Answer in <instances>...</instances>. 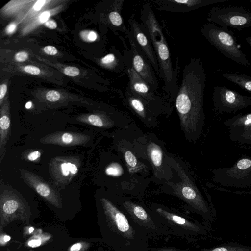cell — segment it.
<instances>
[{"mask_svg":"<svg viewBox=\"0 0 251 251\" xmlns=\"http://www.w3.org/2000/svg\"><path fill=\"white\" fill-rule=\"evenodd\" d=\"M129 40L131 49L124 55L126 60L130 64L136 72L151 88L158 93L159 83L151 64L134 42L130 39Z\"/></svg>","mask_w":251,"mask_h":251,"instance_id":"cell-14","label":"cell"},{"mask_svg":"<svg viewBox=\"0 0 251 251\" xmlns=\"http://www.w3.org/2000/svg\"><path fill=\"white\" fill-rule=\"evenodd\" d=\"M90 139V136L86 134L73 132L60 131L45 136L40 139V142L46 144L71 147L85 144Z\"/></svg>","mask_w":251,"mask_h":251,"instance_id":"cell-20","label":"cell"},{"mask_svg":"<svg viewBox=\"0 0 251 251\" xmlns=\"http://www.w3.org/2000/svg\"><path fill=\"white\" fill-rule=\"evenodd\" d=\"M46 98L49 102H56L60 99V94L56 90H50L47 93Z\"/></svg>","mask_w":251,"mask_h":251,"instance_id":"cell-27","label":"cell"},{"mask_svg":"<svg viewBox=\"0 0 251 251\" xmlns=\"http://www.w3.org/2000/svg\"><path fill=\"white\" fill-rule=\"evenodd\" d=\"M182 75L174 101L185 139L195 143L202 134L206 118L203 109L206 75L200 59L192 57Z\"/></svg>","mask_w":251,"mask_h":251,"instance_id":"cell-1","label":"cell"},{"mask_svg":"<svg viewBox=\"0 0 251 251\" xmlns=\"http://www.w3.org/2000/svg\"><path fill=\"white\" fill-rule=\"evenodd\" d=\"M207 20L218 24L225 30L231 27L241 30L251 27V12L240 6H215L210 10Z\"/></svg>","mask_w":251,"mask_h":251,"instance_id":"cell-10","label":"cell"},{"mask_svg":"<svg viewBox=\"0 0 251 251\" xmlns=\"http://www.w3.org/2000/svg\"><path fill=\"white\" fill-rule=\"evenodd\" d=\"M11 130V120L8 104L1 109L0 118V162L1 163L6 153Z\"/></svg>","mask_w":251,"mask_h":251,"instance_id":"cell-23","label":"cell"},{"mask_svg":"<svg viewBox=\"0 0 251 251\" xmlns=\"http://www.w3.org/2000/svg\"><path fill=\"white\" fill-rule=\"evenodd\" d=\"M200 30L207 40L225 56L245 67L250 66L248 59L238 47L236 38L230 30L210 23L203 24Z\"/></svg>","mask_w":251,"mask_h":251,"instance_id":"cell-8","label":"cell"},{"mask_svg":"<svg viewBox=\"0 0 251 251\" xmlns=\"http://www.w3.org/2000/svg\"><path fill=\"white\" fill-rule=\"evenodd\" d=\"M147 206L175 236L194 241L206 233L205 226L176 209L152 202L147 204Z\"/></svg>","mask_w":251,"mask_h":251,"instance_id":"cell-6","label":"cell"},{"mask_svg":"<svg viewBox=\"0 0 251 251\" xmlns=\"http://www.w3.org/2000/svg\"><path fill=\"white\" fill-rule=\"evenodd\" d=\"M229 0H153L158 10L174 13H185L209 5Z\"/></svg>","mask_w":251,"mask_h":251,"instance_id":"cell-19","label":"cell"},{"mask_svg":"<svg viewBox=\"0 0 251 251\" xmlns=\"http://www.w3.org/2000/svg\"><path fill=\"white\" fill-rule=\"evenodd\" d=\"M129 29L127 33L129 39L132 40L148 60L156 74L159 75L158 62L152 44L145 32L141 23L134 18L128 20Z\"/></svg>","mask_w":251,"mask_h":251,"instance_id":"cell-16","label":"cell"},{"mask_svg":"<svg viewBox=\"0 0 251 251\" xmlns=\"http://www.w3.org/2000/svg\"><path fill=\"white\" fill-rule=\"evenodd\" d=\"M44 51L47 54L54 55L57 53V49L52 46H47L44 48Z\"/></svg>","mask_w":251,"mask_h":251,"instance_id":"cell-33","label":"cell"},{"mask_svg":"<svg viewBox=\"0 0 251 251\" xmlns=\"http://www.w3.org/2000/svg\"><path fill=\"white\" fill-rule=\"evenodd\" d=\"M109 224L110 241L116 251H145L149 238L128 214L116 202L101 199Z\"/></svg>","mask_w":251,"mask_h":251,"instance_id":"cell-2","label":"cell"},{"mask_svg":"<svg viewBox=\"0 0 251 251\" xmlns=\"http://www.w3.org/2000/svg\"><path fill=\"white\" fill-rule=\"evenodd\" d=\"M82 247L81 243H77L72 245L70 248V251H79Z\"/></svg>","mask_w":251,"mask_h":251,"instance_id":"cell-41","label":"cell"},{"mask_svg":"<svg viewBox=\"0 0 251 251\" xmlns=\"http://www.w3.org/2000/svg\"><path fill=\"white\" fill-rule=\"evenodd\" d=\"M126 61L129 78L128 86L131 91L143 99L159 115H170L172 109L169 103L154 91L136 72L130 64Z\"/></svg>","mask_w":251,"mask_h":251,"instance_id":"cell-11","label":"cell"},{"mask_svg":"<svg viewBox=\"0 0 251 251\" xmlns=\"http://www.w3.org/2000/svg\"><path fill=\"white\" fill-rule=\"evenodd\" d=\"M212 180L223 186L239 188L251 187V158L243 157L228 168L213 170Z\"/></svg>","mask_w":251,"mask_h":251,"instance_id":"cell-9","label":"cell"},{"mask_svg":"<svg viewBox=\"0 0 251 251\" xmlns=\"http://www.w3.org/2000/svg\"><path fill=\"white\" fill-rule=\"evenodd\" d=\"M24 158L30 161H35L40 158L41 152L38 150H31L24 154Z\"/></svg>","mask_w":251,"mask_h":251,"instance_id":"cell-26","label":"cell"},{"mask_svg":"<svg viewBox=\"0 0 251 251\" xmlns=\"http://www.w3.org/2000/svg\"><path fill=\"white\" fill-rule=\"evenodd\" d=\"M41 244V241L39 239H33L29 241L28 242L29 246L32 248H35L40 246Z\"/></svg>","mask_w":251,"mask_h":251,"instance_id":"cell-36","label":"cell"},{"mask_svg":"<svg viewBox=\"0 0 251 251\" xmlns=\"http://www.w3.org/2000/svg\"><path fill=\"white\" fill-rule=\"evenodd\" d=\"M97 35L94 31H90L88 34V39L90 41H94L96 40Z\"/></svg>","mask_w":251,"mask_h":251,"instance_id":"cell-40","label":"cell"},{"mask_svg":"<svg viewBox=\"0 0 251 251\" xmlns=\"http://www.w3.org/2000/svg\"><path fill=\"white\" fill-rule=\"evenodd\" d=\"M7 87L5 84H1L0 86V99L2 100L5 96Z\"/></svg>","mask_w":251,"mask_h":251,"instance_id":"cell-37","label":"cell"},{"mask_svg":"<svg viewBox=\"0 0 251 251\" xmlns=\"http://www.w3.org/2000/svg\"><path fill=\"white\" fill-rule=\"evenodd\" d=\"M245 40L251 48V36L245 38Z\"/></svg>","mask_w":251,"mask_h":251,"instance_id":"cell-42","label":"cell"},{"mask_svg":"<svg viewBox=\"0 0 251 251\" xmlns=\"http://www.w3.org/2000/svg\"><path fill=\"white\" fill-rule=\"evenodd\" d=\"M145 251H189L187 249H180L174 247H163L160 248H149Z\"/></svg>","mask_w":251,"mask_h":251,"instance_id":"cell-28","label":"cell"},{"mask_svg":"<svg viewBox=\"0 0 251 251\" xmlns=\"http://www.w3.org/2000/svg\"><path fill=\"white\" fill-rule=\"evenodd\" d=\"M63 72L66 75L72 77L77 76L80 73V70L78 68L73 66L66 67Z\"/></svg>","mask_w":251,"mask_h":251,"instance_id":"cell-30","label":"cell"},{"mask_svg":"<svg viewBox=\"0 0 251 251\" xmlns=\"http://www.w3.org/2000/svg\"><path fill=\"white\" fill-rule=\"evenodd\" d=\"M77 120L81 123L102 128H111L117 126L124 129L130 125L116 121V119H113L106 114L100 113L80 116L77 117Z\"/></svg>","mask_w":251,"mask_h":251,"instance_id":"cell-22","label":"cell"},{"mask_svg":"<svg viewBox=\"0 0 251 251\" xmlns=\"http://www.w3.org/2000/svg\"><path fill=\"white\" fill-rule=\"evenodd\" d=\"M125 101L130 109L149 128L157 124V117L159 115L143 99L133 94L128 86L125 93Z\"/></svg>","mask_w":251,"mask_h":251,"instance_id":"cell-17","label":"cell"},{"mask_svg":"<svg viewBox=\"0 0 251 251\" xmlns=\"http://www.w3.org/2000/svg\"><path fill=\"white\" fill-rule=\"evenodd\" d=\"M212 99L215 111L220 114L236 112L251 106V96L243 95L226 86H213Z\"/></svg>","mask_w":251,"mask_h":251,"instance_id":"cell-12","label":"cell"},{"mask_svg":"<svg viewBox=\"0 0 251 251\" xmlns=\"http://www.w3.org/2000/svg\"><path fill=\"white\" fill-rule=\"evenodd\" d=\"M50 13L49 12L45 11L40 15L39 20L42 23L47 22L48 21V20L50 17Z\"/></svg>","mask_w":251,"mask_h":251,"instance_id":"cell-34","label":"cell"},{"mask_svg":"<svg viewBox=\"0 0 251 251\" xmlns=\"http://www.w3.org/2000/svg\"><path fill=\"white\" fill-rule=\"evenodd\" d=\"M166 160L169 166L178 177L163 183L167 188L161 189V193L174 195L185 203L186 208L207 220L211 219L209 206L198 189L190 172L184 162L177 156L167 152Z\"/></svg>","mask_w":251,"mask_h":251,"instance_id":"cell-4","label":"cell"},{"mask_svg":"<svg viewBox=\"0 0 251 251\" xmlns=\"http://www.w3.org/2000/svg\"><path fill=\"white\" fill-rule=\"evenodd\" d=\"M32 106V102L30 101H29L27 102L25 104V108L27 109H29Z\"/></svg>","mask_w":251,"mask_h":251,"instance_id":"cell-44","label":"cell"},{"mask_svg":"<svg viewBox=\"0 0 251 251\" xmlns=\"http://www.w3.org/2000/svg\"><path fill=\"white\" fill-rule=\"evenodd\" d=\"M101 62L106 65H114L117 63L116 57L114 54L109 53L102 57Z\"/></svg>","mask_w":251,"mask_h":251,"instance_id":"cell-29","label":"cell"},{"mask_svg":"<svg viewBox=\"0 0 251 251\" xmlns=\"http://www.w3.org/2000/svg\"><path fill=\"white\" fill-rule=\"evenodd\" d=\"M11 239V238L9 236H8V235H5L4 237H3V241L5 242H8Z\"/></svg>","mask_w":251,"mask_h":251,"instance_id":"cell-43","label":"cell"},{"mask_svg":"<svg viewBox=\"0 0 251 251\" xmlns=\"http://www.w3.org/2000/svg\"><path fill=\"white\" fill-rule=\"evenodd\" d=\"M80 161L75 156H60L50 161L49 170L50 176L58 185H68L77 174Z\"/></svg>","mask_w":251,"mask_h":251,"instance_id":"cell-13","label":"cell"},{"mask_svg":"<svg viewBox=\"0 0 251 251\" xmlns=\"http://www.w3.org/2000/svg\"><path fill=\"white\" fill-rule=\"evenodd\" d=\"M24 71L33 75H38L40 73V70L39 68L33 65H27L24 68Z\"/></svg>","mask_w":251,"mask_h":251,"instance_id":"cell-31","label":"cell"},{"mask_svg":"<svg viewBox=\"0 0 251 251\" xmlns=\"http://www.w3.org/2000/svg\"><path fill=\"white\" fill-rule=\"evenodd\" d=\"M140 19L157 57L159 66V75L163 81L164 91L170 100L174 101L179 88L177 84L178 59L174 69L162 29L149 3L143 5L140 13Z\"/></svg>","mask_w":251,"mask_h":251,"instance_id":"cell-3","label":"cell"},{"mask_svg":"<svg viewBox=\"0 0 251 251\" xmlns=\"http://www.w3.org/2000/svg\"><path fill=\"white\" fill-rule=\"evenodd\" d=\"M121 131L122 138L116 142V150L126 163L129 172L133 175L143 179L148 176L150 168L142 162L143 159L137 155L132 142L133 136L130 141L127 136V137L124 136L122 130Z\"/></svg>","mask_w":251,"mask_h":251,"instance_id":"cell-15","label":"cell"},{"mask_svg":"<svg viewBox=\"0 0 251 251\" xmlns=\"http://www.w3.org/2000/svg\"><path fill=\"white\" fill-rule=\"evenodd\" d=\"M132 142L137 155L151 165L154 178L163 183L174 176L173 169L166 160V151L163 142L153 133L136 134Z\"/></svg>","mask_w":251,"mask_h":251,"instance_id":"cell-5","label":"cell"},{"mask_svg":"<svg viewBox=\"0 0 251 251\" xmlns=\"http://www.w3.org/2000/svg\"><path fill=\"white\" fill-rule=\"evenodd\" d=\"M116 201L144 231L149 239L168 238L174 236L170 229L145 204L133 201L131 197L122 196H119Z\"/></svg>","mask_w":251,"mask_h":251,"instance_id":"cell-7","label":"cell"},{"mask_svg":"<svg viewBox=\"0 0 251 251\" xmlns=\"http://www.w3.org/2000/svg\"><path fill=\"white\" fill-rule=\"evenodd\" d=\"M224 124L228 127L232 141L251 144V112L227 119Z\"/></svg>","mask_w":251,"mask_h":251,"instance_id":"cell-18","label":"cell"},{"mask_svg":"<svg viewBox=\"0 0 251 251\" xmlns=\"http://www.w3.org/2000/svg\"><path fill=\"white\" fill-rule=\"evenodd\" d=\"M221 75L242 89L251 92V77L238 73H224Z\"/></svg>","mask_w":251,"mask_h":251,"instance_id":"cell-24","label":"cell"},{"mask_svg":"<svg viewBox=\"0 0 251 251\" xmlns=\"http://www.w3.org/2000/svg\"><path fill=\"white\" fill-rule=\"evenodd\" d=\"M201 251H250L246 249L240 247H220L213 249H204Z\"/></svg>","mask_w":251,"mask_h":251,"instance_id":"cell-25","label":"cell"},{"mask_svg":"<svg viewBox=\"0 0 251 251\" xmlns=\"http://www.w3.org/2000/svg\"><path fill=\"white\" fill-rule=\"evenodd\" d=\"M20 174L24 181L39 195L55 203L58 201L55 190L42 177L24 169H20Z\"/></svg>","mask_w":251,"mask_h":251,"instance_id":"cell-21","label":"cell"},{"mask_svg":"<svg viewBox=\"0 0 251 251\" xmlns=\"http://www.w3.org/2000/svg\"><path fill=\"white\" fill-rule=\"evenodd\" d=\"M45 25L49 28L51 29H55L57 27L56 23L52 20H48L47 22H46Z\"/></svg>","mask_w":251,"mask_h":251,"instance_id":"cell-39","label":"cell"},{"mask_svg":"<svg viewBox=\"0 0 251 251\" xmlns=\"http://www.w3.org/2000/svg\"><path fill=\"white\" fill-rule=\"evenodd\" d=\"M16 24L14 23L10 24L6 28V32L8 34H11L16 29Z\"/></svg>","mask_w":251,"mask_h":251,"instance_id":"cell-38","label":"cell"},{"mask_svg":"<svg viewBox=\"0 0 251 251\" xmlns=\"http://www.w3.org/2000/svg\"><path fill=\"white\" fill-rule=\"evenodd\" d=\"M34 230V228L33 227H30L29 230H28V231H29V233H31V232H32Z\"/></svg>","mask_w":251,"mask_h":251,"instance_id":"cell-45","label":"cell"},{"mask_svg":"<svg viewBox=\"0 0 251 251\" xmlns=\"http://www.w3.org/2000/svg\"><path fill=\"white\" fill-rule=\"evenodd\" d=\"M46 0H39L36 1L33 8L35 11L40 10L42 6L45 4Z\"/></svg>","mask_w":251,"mask_h":251,"instance_id":"cell-35","label":"cell"},{"mask_svg":"<svg viewBox=\"0 0 251 251\" xmlns=\"http://www.w3.org/2000/svg\"><path fill=\"white\" fill-rule=\"evenodd\" d=\"M28 58V54L25 51H20L16 53L15 59L18 62H24Z\"/></svg>","mask_w":251,"mask_h":251,"instance_id":"cell-32","label":"cell"}]
</instances>
